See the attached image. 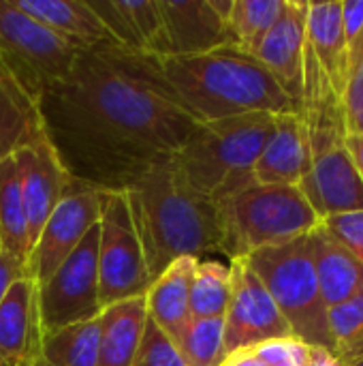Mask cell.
I'll return each mask as SVG.
<instances>
[{"mask_svg":"<svg viewBox=\"0 0 363 366\" xmlns=\"http://www.w3.org/2000/svg\"><path fill=\"white\" fill-rule=\"evenodd\" d=\"M39 109L71 178L105 193L126 191L199 124L154 56L118 45L79 51L71 73L39 97Z\"/></svg>","mask_w":363,"mask_h":366,"instance_id":"cell-1","label":"cell"},{"mask_svg":"<svg viewBox=\"0 0 363 366\" xmlns=\"http://www.w3.org/2000/svg\"><path fill=\"white\" fill-rule=\"evenodd\" d=\"M126 197L152 281L182 257L223 253L216 204L180 182L169 159L137 178Z\"/></svg>","mask_w":363,"mask_h":366,"instance_id":"cell-2","label":"cell"},{"mask_svg":"<svg viewBox=\"0 0 363 366\" xmlns=\"http://www.w3.org/2000/svg\"><path fill=\"white\" fill-rule=\"evenodd\" d=\"M156 64L180 103L199 122L300 112L274 75L252 54L235 45L195 56H160Z\"/></svg>","mask_w":363,"mask_h":366,"instance_id":"cell-3","label":"cell"},{"mask_svg":"<svg viewBox=\"0 0 363 366\" xmlns=\"http://www.w3.org/2000/svg\"><path fill=\"white\" fill-rule=\"evenodd\" d=\"M274 120V114H246L199 122L169 157L175 176L212 202L255 182L252 169Z\"/></svg>","mask_w":363,"mask_h":366,"instance_id":"cell-4","label":"cell"},{"mask_svg":"<svg viewBox=\"0 0 363 366\" xmlns=\"http://www.w3.org/2000/svg\"><path fill=\"white\" fill-rule=\"evenodd\" d=\"M214 204L229 259L308 236L323 223L297 187L250 182Z\"/></svg>","mask_w":363,"mask_h":366,"instance_id":"cell-5","label":"cell"},{"mask_svg":"<svg viewBox=\"0 0 363 366\" xmlns=\"http://www.w3.org/2000/svg\"><path fill=\"white\" fill-rule=\"evenodd\" d=\"M244 262L270 292L295 339L332 350L327 307L321 298L310 234L291 242L261 249ZM334 352V350H332Z\"/></svg>","mask_w":363,"mask_h":366,"instance_id":"cell-6","label":"cell"},{"mask_svg":"<svg viewBox=\"0 0 363 366\" xmlns=\"http://www.w3.org/2000/svg\"><path fill=\"white\" fill-rule=\"evenodd\" d=\"M77 56L79 49L34 21L15 0H0V62L36 101L71 73Z\"/></svg>","mask_w":363,"mask_h":366,"instance_id":"cell-7","label":"cell"},{"mask_svg":"<svg viewBox=\"0 0 363 366\" xmlns=\"http://www.w3.org/2000/svg\"><path fill=\"white\" fill-rule=\"evenodd\" d=\"M304 118L310 131L312 165L300 191L321 221L334 214L363 210V182L344 146V116L321 114Z\"/></svg>","mask_w":363,"mask_h":366,"instance_id":"cell-8","label":"cell"},{"mask_svg":"<svg viewBox=\"0 0 363 366\" xmlns=\"http://www.w3.org/2000/svg\"><path fill=\"white\" fill-rule=\"evenodd\" d=\"M96 264L101 309L145 296L152 285L126 191H103L101 195Z\"/></svg>","mask_w":363,"mask_h":366,"instance_id":"cell-9","label":"cell"},{"mask_svg":"<svg viewBox=\"0 0 363 366\" xmlns=\"http://www.w3.org/2000/svg\"><path fill=\"white\" fill-rule=\"evenodd\" d=\"M98 223L79 247L39 285L43 335L101 315L98 302Z\"/></svg>","mask_w":363,"mask_h":366,"instance_id":"cell-10","label":"cell"},{"mask_svg":"<svg viewBox=\"0 0 363 366\" xmlns=\"http://www.w3.org/2000/svg\"><path fill=\"white\" fill-rule=\"evenodd\" d=\"M101 195L103 191L71 178L62 199L45 221L34 247L30 249L26 259V277L41 285L79 247L86 234L98 223Z\"/></svg>","mask_w":363,"mask_h":366,"instance_id":"cell-11","label":"cell"},{"mask_svg":"<svg viewBox=\"0 0 363 366\" xmlns=\"http://www.w3.org/2000/svg\"><path fill=\"white\" fill-rule=\"evenodd\" d=\"M231 298L225 313V352L293 337L291 326L278 311L265 285L244 259H231Z\"/></svg>","mask_w":363,"mask_h":366,"instance_id":"cell-12","label":"cell"},{"mask_svg":"<svg viewBox=\"0 0 363 366\" xmlns=\"http://www.w3.org/2000/svg\"><path fill=\"white\" fill-rule=\"evenodd\" d=\"M13 159L19 172L21 197L28 219V238L32 249L45 221L62 199L71 182V174L64 169L47 137L39 139L28 148L17 150Z\"/></svg>","mask_w":363,"mask_h":366,"instance_id":"cell-13","label":"cell"},{"mask_svg":"<svg viewBox=\"0 0 363 366\" xmlns=\"http://www.w3.org/2000/svg\"><path fill=\"white\" fill-rule=\"evenodd\" d=\"M310 165L312 148L306 118L300 112L278 114L274 120V129L255 163L252 180L257 184L300 189L310 172Z\"/></svg>","mask_w":363,"mask_h":366,"instance_id":"cell-14","label":"cell"},{"mask_svg":"<svg viewBox=\"0 0 363 366\" xmlns=\"http://www.w3.org/2000/svg\"><path fill=\"white\" fill-rule=\"evenodd\" d=\"M306 15V0H285L282 15L255 51V58L274 75V79L297 105L302 103L304 86Z\"/></svg>","mask_w":363,"mask_h":366,"instance_id":"cell-15","label":"cell"},{"mask_svg":"<svg viewBox=\"0 0 363 366\" xmlns=\"http://www.w3.org/2000/svg\"><path fill=\"white\" fill-rule=\"evenodd\" d=\"M167 56H195L231 45L227 21L210 0H156Z\"/></svg>","mask_w":363,"mask_h":366,"instance_id":"cell-16","label":"cell"},{"mask_svg":"<svg viewBox=\"0 0 363 366\" xmlns=\"http://www.w3.org/2000/svg\"><path fill=\"white\" fill-rule=\"evenodd\" d=\"M41 341L39 285L24 277L0 302V356L13 366H32L41 358Z\"/></svg>","mask_w":363,"mask_h":366,"instance_id":"cell-17","label":"cell"},{"mask_svg":"<svg viewBox=\"0 0 363 366\" xmlns=\"http://www.w3.org/2000/svg\"><path fill=\"white\" fill-rule=\"evenodd\" d=\"M105 24L118 47L167 56V41L156 0H86Z\"/></svg>","mask_w":363,"mask_h":366,"instance_id":"cell-18","label":"cell"},{"mask_svg":"<svg viewBox=\"0 0 363 366\" xmlns=\"http://www.w3.org/2000/svg\"><path fill=\"white\" fill-rule=\"evenodd\" d=\"M15 4L79 51L96 45H116L113 36L86 0H15Z\"/></svg>","mask_w":363,"mask_h":366,"instance_id":"cell-19","label":"cell"},{"mask_svg":"<svg viewBox=\"0 0 363 366\" xmlns=\"http://www.w3.org/2000/svg\"><path fill=\"white\" fill-rule=\"evenodd\" d=\"M310 244L321 298L327 311L363 292V264L323 227V223L310 234Z\"/></svg>","mask_w":363,"mask_h":366,"instance_id":"cell-20","label":"cell"},{"mask_svg":"<svg viewBox=\"0 0 363 366\" xmlns=\"http://www.w3.org/2000/svg\"><path fill=\"white\" fill-rule=\"evenodd\" d=\"M43 137L39 101L0 62V161Z\"/></svg>","mask_w":363,"mask_h":366,"instance_id":"cell-21","label":"cell"},{"mask_svg":"<svg viewBox=\"0 0 363 366\" xmlns=\"http://www.w3.org/2000/svg\"><path fill=\"white\" fill-rule=\"evenodd\" d=\"M195 257H182L173 262L158 279L152 281L145 294V309L150 322H154L169 341L190 322V290L197 268Z\"/></svg>","mask_w":363,"mask_h":366,"instance_id":"cell-22","label":"cell"},{"mask_svg":"<svg viewBox=\"0 0 363 366\" xmlns=\"http://www.w3.org/2000/svg\"><path fill=\"white\" fill-rule=\"evenodd\" d=\"M148 326L145 296L116 302L101 311V347L96 366H133Z\"/></svg>","mask_w":363,"mask_h":366,"instance_id":"cell-23","label":"cell"},{"mask_svg":"<svg viewBox=\"0 0 363 366\" xmlns=\"http://www.w3.org/2000/svg\"><path fill=\"white\" fill-rule=\"evenodd\" d=\"M0 249L24 264L30 253L28 219L13 157L0 161Z\"/></svg>","mask_w":363,"mask_h":366,"instance_id":"cell-24","label":"cell"},{"mask_svg":"<svg viewBox=\"0 0 363 366\" xmlns=\"http://www.w3.org/2000/svg\"><path fill=\"white\" fill-rule=\"evenodd\" d=\"M101 347V315L43 335L41 360L51 366H96Z\"/></svg>","mask_w":363,"mask_h":366,"instance_id":"cell-25","label":"cell"},{"mask_svg":"<svg viewBox=\"0 0 363 366\" xmlns=\"http://www.w3.org/2000/svg\"><path fill=\"white\" fill-rule=\"evenodd\" d=\"M285 0H233L229 15V41L246 54L257 51L265 34L282 15Z\"/></svg>","mask_w":363,"mask_h":366,"instance_id":"cell-26","label":"cell"},{"mask_svg":"<svg viewBox=\"0 0 363 366\" xmlns=\"http://www.w3.org/2000/svg\"><path fill=\"white\" fill-rule=\"evenodd\" d=\"M171 343L186 366H220L227 358L225 320L190 317Z\"/></svg>","mask_w":363,"mask_h":366,"instance_id":"cell-27","label":"cell"},{"mask_svg":"<svg viewBox=\"0 0 363 366\" xmlns=\"http://www.w3.org/2000/svg\"><path fill=\"white\" fill-rule=\"evenodd\" d=\"M231 298V268L216 259H199L190 290V317L210 320L227 313Z\"/></svg>","mask_w":363,"mask_h":366,"instance_id":"cell-28","label":"cell"},{"mask_svg":"<svg viewBox=\"0 0 363 366\" xmlns=\"http://www.w3.org/2000/svg\"><path fill=\"white\" fill-rule=\"evenodd\" d=\"M332 350L344 366L363 360V292L329 309Z\"/></svg>","mask_w":363,"mask_h":366,"instance_id":"cell-29","label":"cell"},{"mask_svg":"<svg viewBox=\"0 0 363 366\" xmlns=\"http://www.w3.org/2000/svg\"><path fill=\"white\" fill-rule=\"evenodd\" d=\"M133 366H186L167 335L148 317V326Z\"/></svg>","mask_w":363,"mask_h":366,"instance_id":"cell-30","label":"cell"},{"mask_svg":"<svg viewBox=\"0 0 363 366\" xmlns=\"http://www.w3.org/2000/svg\"><path fill=\"white\" fill-rule=\"evenodd\" d=\"M323 227L363 264V210L327 217Z\"/></svg>","mask_w":363,"mask_h":366,"instance_id":"cell-31","label":"cell"},{"mask_svg":"<svg viewBox=\"0 0 363 366\" xmlns=\"http://www.w3.org/2000/svg\"><path fill=\"white\" fill-rule=\"evenodd\" d=\"M363 114V58H355L351 64V75L342 94V116L344 129Z\"/></svg>","mask_w":363,"mask_h":366,"instance_id":"cell-32","label":"cell"},{"mask_svg":"<svg viewBox=\"0 0 363 366\" xmlns=\"http://www.w3.org/2000/svg\"><path fill=\"white\" fill-rule=\"evenodd\" d=\"M293 358L297 366H344L329 347L310 345L293 337Z\"/></svg>","mask_w":363,"mask_h":366,"instance_id":"cell-33","label":"cell"},{"mask_svg":"<svg viewBox=\"0 0 363 366\" xmlns=\"http://www.w3.org/2000/svg\"><path fill=\"white\" fill-rule=\"evenodd\" d=\"M342 30L353 56V49L363 32V0H342Z\"/></svg>","mask_w":363,"mask_h":366,"instance_id":"cell-34","label":"cell"},{"mask_svg":"<svg viewBox=\"0 0 363 366\" xmlns=\"http://www.w3.org/2000/svg\"><path fill=\"white\" fill-rule=\"evenodd\" d=\"M26 277V264L0 249V302L4 300L11 285Z\"/></svg>","mask_w":363,"mask_h":366,"instance_id":"cell-35","label":"cell"},{"mask_svg":"<svg viewBox=\"0 0 363 366\" xmlns=\"http://www.w3.org/2000/svg\"><path fill=\"white\" fill-rule=\"evenodd\" d=\"M344 146H347V150H349V154L353 159V165H355V169H357V174H359L363 182V135L347 133Z\"/></svg>","mask_w":363,"mask_h":366,"instance_id":"cell-36","label":"cell"},{"mask_svg":"<svg viewBox=\"0 0 363 366\" xmlns=\"http://www.w3.org/2000/svg\"><path fill=\"white\" fill-rule=\"evenodd\" d=\"M347 133H355V135H363V114L355 120V122H351L349 127H347Z\"/></svg>","mask_w":363,"mask_h":366,"instance_id":"cell-37","label":"cell"},{"mask_svg":"<svg viewBox=\"0 0 363 366\" xmlns=\"http://www.w3.org/2000/svg\"><path fill=\"white\" fill-rule=\"evenodd\" d=\"M355 58H363V32L362 36H359V41H357V45H355V49H353L351 60H355Z\"/></svg>","mask_w":363,"mask_h":366,"instance_id":"cell-38","label":"cell"},{"mask_svg":"<svg viewBox=\"0 0 363 366\" xmlns=\"http://www.w3.org/2000/svg\"><path fill=\"white\" fill-rule=\"evenodd\" d=\"M32 366H51V365H47L45 360H41V358H39V360H36V362H34V365H32Z\"/></svg>","mask_w":363,"mask_h":366,"instance_id":"cell-39","label":"cell"},{"mask_svg":"<svg viewBox=\"0 0 363 366\" xmlns=\"http://www.w3.org/2000/svg\"><path fill=\"white\" fill-rule=\"evenodd\" d=\"M0 366H13V365H11V362H6V360H4V358L0 356Z\"/></svg>","mask_w":363,"mask_h":366,"instance_id":"cell-40","label":"cell"},{"mask_svg":"<svg viewBox=\"0 0 363 366\" xmlns=\"http://www.w3.org/2000/svg\"><path fill=\"white\" fill-rule=\"evenodd\" d=\"M353 366H363V360H359V362H355V365Z\"/></svg>","mask_w":363,"mask_h":366,"instance_id":"cell-41","label":"cell"}]
</instances>
